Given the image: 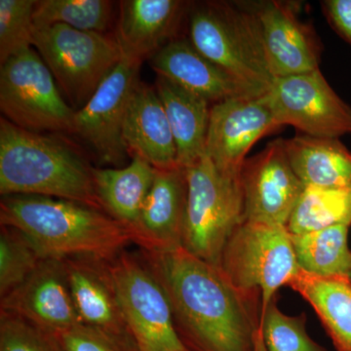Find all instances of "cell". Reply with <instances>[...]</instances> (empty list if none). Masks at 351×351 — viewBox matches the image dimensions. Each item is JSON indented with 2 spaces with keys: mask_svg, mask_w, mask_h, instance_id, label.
I'll use <instances>...</instances> for the list:
<instances>
[{
  "mask_svg": "<svg viewBox=\"0 0 351 351\" xmlns=\"http://www.w3.org/2000/svg\"><path fill=\"white\" fill-rule=\"evenodd\" d=\"M143 254L165 290L176 331L189 351H267L260 298L235 288L218 267L182 247Z\"/></svg>",
  "mask_w": 351,
  "mask_h": 351,
  "instance_id": "cell-1",
  "label": "cell"
},
{
  "mask_svg": "<svg viewBox=\"0 0 351 351\" xmlns=\"http://www.w3.org/2000/svg\"><path fill=\"white\" fill-rule=\"evenodd\" d=\"M0 223L24 232L44 258L108 261L132 242L128 230L106 212L47 196H3Z\"/></svg>",
  "mask_w": 351,
  "mask_h": 351,
  "instance_id": "cell-2",
  "label": "cell"
},
{
  "mask_svg": "<svg viewBox=\"0 0 351 351\" xmlns=\"http://www.w3.org/2000/svg\"><path fill=\"white\" fill-rule=\"evenodd\" d=\"M93 168L58 138L0 119V193L39 195L82 203L105 212Z\"/></svg>",
  "mask_w": 351,
  "mask_h": 351,
  "instance_id": "cell-3",
  "label": "cell"
},
{
  "mask_svg": "<svg viewBox=\"0 0 351 351\" xmlns=\"http://www.w3.org/2000/svg\"><path fill=\"white\" fill-rule=\"evenodd\" d=\"M189 40L203 56L239 82L265 94L274 77L254 5L208 1L189 9Z\"/></svg>",
  "mask_w": 351,
  "mask_h": 351,
  "instance_id": "cell-4",
  "label": "cell"
},
{
  "mask_svg": "<svg viewBox=\"0 0 351 351\" xmlns=\"http://www.w3.org/2000/svg\"><path fill=\"white\" fill-rule=\"evenodd\" d=\"M186 170L188 209L182 248L219 267L228 239L245 221L240 174L221 172L206 154Z\"/></svg>",
  "mask_w": 351,
  "mask_h": 351,
  "instance_id": "cell-5",
  "label": "cell"
},
{
  "mask_svg": "<svg viewBox=\"0 0 351 351\" xmlns=\"http://www.w3.org/2000/svg\"><path fill=\"white\" fill-rule=\"evenodd\" d=\"M32 47L76 110L90 100L123 58L115 36L64 25L34 27Z\"/></svg>",
  "mask_w": 351,
  "mask_h": 351,
  "instance_id": "cell-6",
  "label": "cell"
},
{
  "mask_svg": "<svg viewBox=\"0 0 351 351\" xmlns=\"http://www.w3.org/2000/svg\"><path fill=\"white\" fill-rule=\"evenodd\" d=\"M219 269L235 288L260 298L263 320L300 267L286 226L244 221L228 239Z\"/></svg>",
  "mask_w": 351,
  "mask_h": 351,
  "instance_id": "cell-7",
  "label": "cell"
},
{
  "mask_svg": "<svg viewBox=\"0 0 351 351\" xmlns=\"http://www.w3.org/2000/svg\"><path fill=\"white\" fill-rule=\"evenodd\" d=\"M0 110L4 119L25 130L73 134L76 110L32 47L1 64Z\"/></svg>",
  "mask_w": 351,
  "mask_h": 351,
  "instance_id": "cell-8",
  "label": "cell"
},
{
  "mask_svg": "<svg viewBox=\"0 0 351 351\" xmlns=\"http://www.w3.org/2000/svg\"><path fill=\"white\" fill-rule=\"evenodd\" d=\"M107 262L138 351H189L176 331L169 300L144 254L123 250Z\"/></svg>",
  "mask_w": 351,
  "mask_h": 351,
  "instance_id": "cell-9",
  "label": "cell"
},
{
  "mask_svg": "<svg viewBox=\"0 0 351 351\" xmlns=\"http://www.w3.org/2000/svg\"><path fill=\"white\" fill-rule=\"evenodd\" d=\"M265 96L280 126L295 127L313 137L351 134V106L330 86L320 69L276 78Z\"/></svg>",
  "mask_w": 351,
  "mask_h": 351,
  "instance_id": "cell-10",
  "label": "cell"
},
{
  "mask_svg": "<svg viewBox=\"0 0 351 351\" xmlns=\"http://www.w3.org/2000/svg\"><path fill=\"white\" fill-rule=\"evenodd\" d=\"M142 63L123 55L90 100L75 112L73 134L85 141L101 162L119 166L125 159L122 131Z\"/></svg>",
  "mask_w": 351,
  "mask_h": 351,
  "instance_id": "cell-11",
  "label": "cell"
},
{
  "mask_svg": "<svg viewBox=\"0 0 351 351\" xmlns=\"http://www.w3.org/2000/svg\"><path fill=\"white\" fill-rule=\"evenodd\" d=\"M245 221L287 226L304 186L295 175L285 149L276 138L240 171Z\"/></svg>",
  "mask_w": 351,
  "mask_h": 351,
  "instance_id": "cell-12",
  "label": "cell"
},
{
  "mask_svg": "<svg viewBox=\"0 0 351 351\" xmlns=\"http://www.w3.org/2000/svg\"><path fill=\"white\" fill-rule=\"evenodd\" d=\"M265 95L211 106L205 154L221 172L239 175L253 145L281 128Z\"/></svg>",
  "mask_w": 351,
  "mask_h": 351,
  "instance_id": "cell-13",
  "label": "cell"
},
{
  "mask_svg": "<svg viewBox=\"0 0 351 351\" xmlns=\"http://www.w3.org/2000/svg\"><path fill=\"white\" fill-rule=\"evenodd\" d=\"M0 311L56 335L80 324L64 260L44 258L24 282L0 301Z\"/></svg>",
  "mask_w": 351,
  "mask_h": 351,
  "instance_id": "cell-14",
  "label": "cell"
},
{
  "mask_svg": "<svg viewBox=\"0 0 351 351\" xmlns=\"http://www.w3.org/2000/svg\"><path fill=\"white\" fill-rule=\"evenodd\" d=\"M253 5L274 80L319 69L322 46L313 27L300 20L294 4L270 0Z\"/></svg>",
  "mask_w": 351,
  "mask_h": 351,
  "instance_id": "cell-15",
  "label": "cell"
},
{
  "mask_svg": "<svg viewBox=\"0 0 351 351\" xmlns=\"http://www.w3.org/2000/svg\"><path fill=\"white\" fill-rule=\"evenodd\" d=\"M69 287L82 324L119 339L138 351L106 260L64 258Z\"/></svg>",
  "mask_w": 351,
  "mask_h": 351,
  "instance_id": "cell-16",
  "label": "cell"
},
{
  "mask_svg": "<svg viewBox=\"0 0 351 351\" xmlns=\"http://www.w3.org/2000/svg\"><path fill=\"white\" fill-rule=\"evenodd\" d=\"M188 193V177L184 168L178 166L171 169H156L154 182L138 219L134 243L143 251L156 253L182 248Z\"/></svg>",
  "mask_w": 351,
  "mask_h": 351,
  "instance_id": "cell-17",
  "label": "cell"
},
{
  "mask_svg": "<svg viewBox=\"0 0 351 351\" xmlns=\"http://www.w3.org/2000/svg\"><path fill=\"white\" fill-rule=\"evenodd\" d=\"M149 60L157 75L197 95L211 105L228 99L265 95L203 56L189 38L174 39Z\"/></svg>",
  "mask_w": 351,
  "mask_h": 351,
  "instance_id": "cell-18",
  "label": "cell"
},
{
  "mask_svg": "<svg viewBox=\"0 0 351 351\" xmlns=\"http://www.w3.org/2000/svg\"><path fill=\"white\" fill-rule=\"evenodd\" d=\"M193 3L182 0H125L119 2L114 36L124 56L151 59L177 34Z\"/></svg>",
  "mask_w": 351,
  "mask_h": 351,
  "instance_id": "cell-19",
  "label": "cell"
},
{
  "mask_svg": "<svg viewBox=\"0 0 351 351\" xmlns=\"http://www.w3.org/2000/svg\"><path fill=\"white\" fill-rule=\"evenodd\" d=\"M122 138L127 154L141 157L156 169L179 166L174 137L156 87L138 83L127 108Z\"/></svg>",
  "mask_w": 351,
  "mask_h": 351,
  "instance_id": "cell-20",
  "label": "cell"
},
{
  "mask_svg": "<svg viewBox=\"0 0 351 351\" xmlns=\"http://www.w3.org/2000/svg\"><path fill=\"white\" fill-rule=\"evenodd\" d=\"M154 87L174 137L178 164L186 169L205 156L212 105L162 76L157 75Z\"/></svg>",
  "mask_w": 351,
  "mask_h": 351,
  "instance_id": "cell-21",
  "label": "cell"
},
{
  "mask_svg": "<svg viewBox=\"0 0 351 351\" xmlns=\"http://www.w3.org/2000/svg\"><path fill=\"white\" fill-rule=\"evenodd\" d=\"M132 158L126 167L93 168V177L106 213L128 230L133 242L156 169L141 157Z\"/></svg>",
  "mask_w": 351,
  "mask_h": 351,
  "instance_id": "cell-22",
  "label": "cell"
},
{
  "mask_svg": "<svg viewBox=\"0 0 351 351\" xmlns=\"http://www.w3.org/2000/svg\"><path fill=\"white\" fill-rule=\"evenodd\" d=\"M285 149L304 186L351 189V152L339 138L302 134L285 140Z\"/></svg>",
  "mask_w": 351,
  "mask_h": 351,
  "instance_id": "cell-23",
  "label": "cell"
},
{
  "mask_svg": "<svg viewBox=\"0 0 351 351\" xmlns=\"http://www.w3.org/2000/svg\"><path fill=\"white\" fill-rule=\"evenodd\" d=\"M287 287L313 306L336 350L351 351L350 277L317 276L300 269Z\"/></svg>",
  "mask_w": 351,
  "mask_h": 351,
  "instance_id": "cell-24",
  "label": "cell"
},
{
  "mask_svg": "<svg viewBox=\"0 0 351 351\" xmlns=\"http://www.w3.org/2000/svg\"><path fill=\"white\" fill-rule=\"evenodd\" d=\"M348 230L350 226L341 225L302 234L290 233L300 269L317 276L350 277Z\"/></svg>",
  "mask_w": 351,
  "mask_h": 351,
  "instance_id": "cell-25",
  "label": "cell"
},
{
  "mask_svg": "<svg viewBox=\"0 0 351 351\" xmlns=\"http://www.w3.org/2000/svg\"><path fill=\"white\" fill-rule=\"evenodd\" d=\"M341 225L351 226V189L306 186L286 228L302 234Z\"/></svg>",
  "mask_w": 351,
  "mask_h": 351,
  "instance_id": "cell-26",
  "label": "cell"
},
{
  "mask_svg": "<svg viewBox=\"0 0 351 351\" xmlns=\"http://www.w3.org/2000/svg\"><path fill=\"white\" fill-rule=\"evenodd\" d=\"M114 2L108 0H40L34 13L36 27L64 25L77 31L108 34Z\"/></svg>",
  "mask_w": 351,
  "mask_h": 351,
  "instance_id": "cell-27",
  "label": "cell"
},
{
  "mask_svg": "<svg viewBox=\"0 0 351 351\" xmlns=\"http://www.w3.org/2000/svg\"><path fill=\"white\" fill-rule=\"evenodd\" d=\"M44 258L24 232L1 226L0 230V297L12 292L38 269Z\"/></svg>",
  "mask_w": 351,
  "mask_h": 351,
  "instance_id": "cell-28",
  "label": "cell"
},
{
  "mask_svg": "<svg viewBox=\"0 0 351 351\" xmlns=\"http://www.w3.org/2000/svg\"><path fill=\"white\" fill-rule=\"evenodd\" d=\"M306 314L289 316L278 308L276 299L262 320L263 341L267 351H327L306 330Z\"/></svg>",
  "mask_w": 351,
  "mask_h": 351,
  "instance_id": "cell-29",
  "label": "cell"
},
{
  "mask_svg": "<svg viewBox=\"0 0 351 351\" xmlns=\"http://www.w3.org/2000/svg\"><path fill=\"white\" fill-rule=\"evenodd\" d=\"M38 0H0V63L32 47Z\"/></svg>",
  "mask_w": 351,
  "mask_h": 351,
  "instance_id": "cell-30",
  "label": "cell"
},
{
  "mask_svg": "<svg viewBox=\"0 0 351 351\" xmlns=\"http://www.w3.org/2000/svg\"><path fill=\"white\" fill-rule=\"evenodd\" d=\"M0 351H64L55 335L20 316L0 311Z\"/></svg>",
  "mask_w": 351,
  "mask_h": 351,
  "instance_id": "cell-31",
  "label": "cell"
},
{
  "mask_svg": "<svg viewBox=\"0 0 351 351\" xmlns=\"http://www.w3.org/2000/svg\"><path fill=\"white\" fill-rule=\"evenodd\" d=\"M55 336L64 351H137L119 339L82 323Z\"/></svg>",
  "mask_w": 351,
  "mask_h": 351,
  "instance_id": "cell-32",
  "label": "cell"
},
{
  "mask_svg": "<svg viewBox=\"0 0 351 351\" xmlns=\"http://www.w3.org/2000/svg\"><path fill=\"white\" fill-rule=\"evenodd\" d=\"M322 7L332 29L351 44V0H325Z\"/></svg>",
  "mask_w": 351,
  "mask_h": 351,
  "instance_id": "cell-33",
  "label": "cell"
},
{
  "mask_svg": "<svg viewBox=\"0 0 351 351\" xmlns=\"http://www.w3.org/2000/svg\"><path fill=\"white\" fill-rule=\"evenodd\" d=\"M350 278H351V274H350Z\"/></svg>",
  "mask_w": 351,
  "mask_h": 351,
  "instance_id": "cell-34",
  "label": "cell"
}]
</instances>
